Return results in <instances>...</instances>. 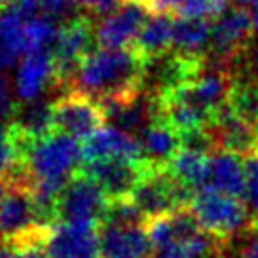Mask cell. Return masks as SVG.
Segmentation results:
<instances>
[{"mask_svg":"<svg viewBox=\"0 0 258 258\" xmlns=\"http://www.w3.org/2000/svg\"><path fill=\"white\" fill-rule=\"evenodd\" d=\"M55 84L53 48H34L21 55L16 74V95L23 101L40 99L42 91Z\"/></svg>","mask_w":258,"mask_h":258,"instance_id":"7c38bea8","label":"cell"},{"mask_svg":"<svg viewBox=\"0 0 258 258\" xmlns=\"http://www.w3.org/2000/svg\"><path fill=\"white\" fill-rule=\"evenodd\" d=\"M152 6L156 12H167L171 16L215 19L230 8V0H152Z\"/></svg>","mask_w":258,"mask_h":258,"instance_id":"ffe728a7","label":"cell"},{"mask_svg":"<svg viewBox=\"0 0 258 258\" xmlns=\"http://www.w3.org/2000/svg\"><path fill=\"white\" fill-rule=\"evenodd\" d=\"M95 29L88 17H74L69 23L61 25V31L53 46L55 57V84L57 88L73 89L76 73L84 57L91 51Z\"/></svg>","mask_w":258,"mask_h":258,"instance_id":"5b68a950","label":"cell"},{"mask_svg":"<svg viewBox=\"0 0 258 258\" xmlns=\"http://www.w3.org/2000/svg\"><path fill=\"white\" fill-rule=\"evenodd\" d=\"M247 167V203H249L252 215L258 218V152L245 158Z\"/></svg>","mask_w":258,"mask_h":258,"instance_id":"603a6c76","label":"cell"},{"mask_svg":"<svg viewBox=\"0 0 258 258\" xmlns=\"http://www.w3.org/2000/svg\"><path fill=\"white\" fill-rule=\"evenodd\" d=\"M209 186L217 188L220 192L235 196V198H247V167L245 158L237 154L215 150L211 154V178Z\"/></svg>","mask_w":258,"mask_h":258,"instance_id":"9a60e30c","label":"cell"},{"mask_svg":"<svg viewBox=\"0 0 258 258\" xmlns=\"http://www.w3.org/2000/svg\"><path fill=\"white\" fill-rule=\"evenodd\" d=\"M173 21L175 17H171L167 12H156L146 19L145 27L141 29L133 44V48L145 61L165 55L173 48Z\"/></svg>","mask_w":258,"mask_h":258,"instance_id":"2e32d148","label":"cell"},{"mask_svg":"<svg viewBox=\"0 0 258 258\" xmlns=\"http://www.w3.org/2000/svg\"><path fill=\"white\" fill-rule=\"evenodd\" d=\"M108 205V196L89 173L80 169L74 175L57 202V220L99 224Z\"/></svg>","mask_w":258,"mask_h":258,"instance_id":"277c9868","label":"cell"},{"mask_svg":"<svg viewBox=\"0 0 258 258\" xmlns=\"http://www.w3.org/2000/svg\"><path fill=\"white\" fill-rule=\"evenodd\" d=\"M165 169L169 171L173 178H177L178 182L186 184L192 190H200L203 186L209 184L211 178V154L194 152L180 148L177 156L165 165Z\"/></svg>","mask_w":258,"mask_h":258,"instance_id":"d6986e66","label":"cell"},{"mask_svg":"<svg viewBox=\"0 0 258 258\" xmlns=\"http://www.w3.org/2000/svg\"><path fill=\"white\" fill-rule=\"evenodd\" d=\"M250 17H252V27H254V32H258V2L252 6V10H250Z\"/></svg>","mask_w":258,"mask_h":258,"instance_id":"4316f807","label":"cell"},{"mask_svg":"<svg viewBox=\"0 0 258 258\" xmlns=\"http://www.w3.org/2000/svg\"><path fill=\"white\" fill-rule=\"evenodd\" d=\"M145 59L133 46L91 49L80 63L73 89L103 103L131 97L143 89Z\"/></svg>","mask_w":258,"mask_h":258,"instance_id":"6da1fadb","label":"cell"},{"mask_svg":"<svg viewBox=\"0 0 258 258\" xmlns=\"http://www.w3.org/2000/svg\"><path fill=\"white\" fill-rule=\"evenodd\" d=\"M135 160L143 161V146L137 135L116 125H103L82 143V163L97 160Z\"/></svg>","mask_w":258,"mask_h":258,"instance_id":"8fae6325","label":"cell"},{"mask_svg":"<svg viewBox=\"0 0 258 258\" xmlns=\"http://www.w3.org/2000/svg\"><path fill=\"white\" fill-rule=\"evenodd\" d=\"M209 17H175L173 21V51L184 55H205L211 44Z\"/></svg>","mask_w":258,"mask_h":258,"instance_id":"e0dca14e","label":"cell"},{"mask_svg":"<svg viewBox=\"0 0 258 258\" xmlns=\"http://www.w3.org/2000/svg\"><path fill=\"white\" fill-rule=\"evenodd\" d=\"M106 123L103 106L89 95L69 89L53 103V125L55 131L67 133L78 141H86L97 129Z\"/></svg>","mask_w":258,"mask_h":258,"instance_id":"8992f818","label":"cell"},{"mask_svg":"<svg viewBox=\"0 0 258 258\" xmlns=\"http://www.w3.org/2000/svg\"><path fill=\"white\" fill-rule=\"evenodd\" d=\"M190 209L203 230L218 237L222 243L245 230L256 232L258 228L256 217L247 209L241 198L220 192L209 184L194 194Z\"/></svg>","mask_w":258,"mask_h":258,"instance_id":"7a4b0ae2","label":"cell"},{"mask_svg":"<svg viewBox=\"0 0 258 258\" xmlns=\"http://www.w3.org/2000/svg\"><path fill=\"white\" fill-rule=\"evenodd\" d=\"M152 12L156 10L150 0H125L120 8L97 23L95 42L101 48L133 46Z\"/></svg>","mask_w":258,"mask_h":258,"instance_id":"52a82bcc","label":"cell"},{"mask_svg":"<svg viewBox=\"0 0 258 258\" xmlns=\"http://www.w3.org/2000/svg\"><path fill=\"white\" fill-rule=\"evenodd\" d=\"M145 161H148L154 167H165L177 152L182 148L180 133L165 120L152 121L139 135Z\"/></svg>","mask_w":258,"mask_h":258,"instance_id":"5bb4252c","label":"cell"},{"mask_svg":"<svg viewBox=\"0 0 258 258\" xmlns=\"http://www.w3.org/2000/svg\"><path fill=\"white\" fill-rule=\"evenodd\" d=\"M6 192H8V182H6V178L0 175V203H2V200H4Z\"/></svg>","mask_w":258,"mask_h":258,"instance_id":"83f0119b","label":"cell"},{"mask_svg":"<svg viewBox=\"0 0 258 258\" xmlns=\"http://www.w3.org/2000/svg\"><path fill=\"white\" fill-rule=\"evenodd\" d=\"M154 167L148 161L135 160H97L84 163L82 169L89 173L101 184L108 200L129 198L146 171Z\"/></svg>","mask_w":258,"mask_h":258,"instance_id":"30bf717a","label":"cell"},{"mask_svg":"<svg viewBox=\"0 0 258 258\" xmlns=\"http://www.w3.org/2000/svg\"><path fill=\"white\" fill-rule=\"evenodd\" d=\"M99 243L101 258H148L154 250L145 224L99 222Z\"/></svg>","mask_w":258,"mask_h":258,"instance_id":"4fadbf2b","label":"cell"},{"mask_svg":"<svg viewBox=\"0 0 258 258\" xmlns=\"http://www.w3.org/2000/svg\"><path fill=\"white\" fill-rule=\"evenodd\" d=\"M46 250L49 258H101L99 224L57 220L51 224Z\"/></svg>","mask_w":258,"mask_h":258,"instance_id":"9c48e42d","label":"cell"},{"mask_svg":"<svg viewBox=\"0 0 258 258\" xmlns=\"http://www.w3.org/2000/svg\"><path fill=\"white\" fill-rule=\"evenodd\" d=\"M234 4H237V6H254L258 0H232Z\"/></svg>","mask_w":258,"mask_h":258,"instance_id":"f1b7e54d","label":"cell"},{"mask_svg":"<svg viewBox=\"0 0 258 258\" xmlns=\"http://www.w3.org/2000/svg\"><path fill=\"white\" fill-rule=\"evenodd\" d=\"M12 4H16V0H0V10L8 8V6H12Z\"/></svg>","mask_w":258,"mask_h":258,"instance_id":"f546056e","label":"cell"},{"mask_svg":"<svg viewBox=\"0 0 258 258\" xmlns=\"http://www.w3.org/2000/svg\"><path fill=\"white\" fill-rule=\"evenodd\" d=\"M125 0H78L82 10H86L93 16H108L114 10H118Z\"/></svg>","mask_w":258,"mask_h":258,"instance_id":"d4e9b609","label":"cell"},{"mask_svg":"<svg viewBox=\"0 0 258 258\" xmlns=\"http://www.w3.org/2000/svg\"><path fill=\"white\" fill-rule=\"evenodd\" d=\"M19 165H25V158L12 131V125H0V175L6 177Z\"/></svg>","mask_w":258,"mask_h":258,"instance_id":"44dd1931","label":"cell"},{"mask_svg":"<svg viewBox=\"0 0 258 258\" xmlns=\"http://www.w3.org/2000/svg\"><path fill=\"white\" fill-rule=\"evenodd\" d=\"M38 4H40V16L49 17L59 25L69 23L71 19L78 17L76 12L80 8L78 0H38Z\"/></svg>","mask_w":258,"mask_h":258,"instance_id":"7402d4cb","label":"cell"},{"mask_svg":"<svg viewBox=\"0 0 258 258\" xmlns=\"http://www.w3.org/2000/svg\"><path fill=\"white\" fill-rule=\"evenodd\" d=\"M252 17L245 6H230L211 25V44L207 59L234 71L245 49L252 42Z\"/></svg>","mask_w":258,"mask_h":258,"instance_id":"3957f363","label":"cell"},{"mask_svg":"<svg viewBox=\"0 0 258 258\" xmlns=\"http://www.w3.org/2000/svg\"><path fill=\"white\" fill-rule=\"evenodd\" d=\"M207 129L215 143V150H226L241 158L258 152V125L237 116L228 101L215 112Z\"/></svg>","mask_w":258,"mask_h":258,"instance_id":"ba28073f","label":"cell"},{"mask_svg":"<svg viewBox=\"0 0 258 258\" xmlns=\"http://www.w3.org/2000/svg\"><path fill=\"white\" fill-rule=\"evenodd\" d=\"M241 258H258V230H256V235L245 245Z\"/></svg>","mask_w":258,"mask_h":258,"instance_id":"484cf974","label":"cell"},{"mask_svg":"<svg viewBox=\"0 0 258 258\" xmlns=\"http://www.w3.org/2000/svg\"><path fill=\"white\" fill-rule=\"evenodd\" d=\"M19 135H23L32 145L42 137L55 131L53 125V103L34 99L25 103L23 108L16 110L14 121H10Z\"/></svg>","mask_w":258,"mask_h":258,"instance_id":"ac0fdd59","label":"cell"},{"mask_svg":"<svg viewBox=\"0 0 258 258\" xmlns=\"http://www.w3.org/2000/svg\"><path fill=\"white\" fill-rule=\"evenodd\" d=\"M16 114V99L12 91V84L6 76L0 74V121L14 118Z\"/></svg>","mask_w":258,"mask_h":258,"instance_id":"cb8c5ba5","label":"cell"}]
</instances>
